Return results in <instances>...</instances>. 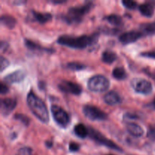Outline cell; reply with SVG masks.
<instances>
[{
  "mask_svg": "<svg viewBox=\"0 0 155 155\" xmlns=\"http://www.w3.org/2000/svg\"><path fill=\"white\" fill-rule=\"evenodd\" d=\"M104 101L109 105H115L121 102V97L115 91H110L104 96Z\"/></svg>",
  "mask_w": 155,
  "mask_h": 155,
  "instance_id": "4fadbf2b",
  "label": "cell"
},
{
  "mask_svg": "<svg viewBox=\"0 0 155 155\" xmlns=\"http://www.w3.org/2000/svg\"><path fill=\"white\" fill-rule=\"evenodd\" d=\"M146 107H149L150 109H152V110H155V98L151 102H150L148 105H146Z\"/></svg>",
  "mask_w": 155,
  "mask_h": 155,
  "instance_id": "d590c367",
  "label": "cell"
},
{
  "mask_svg": "<svg viewBox=\"0 0 155 155\" xmlns=\"http://www.w3.org/2000/svg\"><path fill=\"white\" fill-rule=\"evenodd\" d=\"M51 145H52V142H46V146L48 147V148H51Z\"/></svg>",
  "mask_w": 155,
  "mask_h": 155,
  "instance_id": "74e56055",
  "label": "cell"
},
{
  "mask_svg": "<svg viewBox=\"0 0 155 155\" xmlns=\"http://www.w3.org/2000/svg\"><path fill=\"white\" fill-rule=\"evenodd\" d=\"M17 105L15 98H6L1 100V113L5 116H8Z\"/></svg>",
  "mask_w": 155,
  "mask_h": 155,
  "instance_id": "8fae6325",
  "label": "cell"
},
{
  "mask_svg": "<svg viewBox=\"0 0 155 155\" xmlns=\"http://www.w3.org/2000/svg\"><path fill=\"white\" fill-rule=\"evenodd\" d=\"M16 23V19L14 17L10 16V15H5L1 17V24L9 29L14 28Z\"/></svg>",
  "mask_w": 155,
  "mask_h": 155,
  "instance_id": "44dd1931",
  "label": "cell"
},
{
  "mask_svg": "<svg viewBox=\"0 0 155 155\" xmlns=\"http://www.w3.org/2000/svg\"><path fill=\"white\" fill-rule=\"evenodd\" d=\"M124 118L126 120H137V119H139L140 118V116H139V114H137L136 113H127L124 114Z\"/></svg>",
  "mask_w": 155,
  "mask_h": 155,
  "instance_id": "f1b7e54d",
  "label": "cell"
},
{
  "mask_svg": "<svg viewBox=\"0 0 155 155\" xmlns=\"http://www.w3.org/2000/svg\"><path fill=\"white\" fill-rule=\"evenodd\" d=\"M52 2L54 4H61V3L66 2V1H53Z\"/></svg>",
  "mask_w": 155,
  "mask_h": 155,
  "instance_id": "8d00e7d4",
  "label": "cell"
},
{
  "mask_svg": "<svg viewBox=\"0 0 155 155\" xmlns=\"http://www.w3.org/2000/svg\"><path fill=\"white\" fill-rule=\"evenodd\" d=\"M117 58V55L115 52L110 50H106L101 54V60L106 64H112Z\"/></svg>",
  "mask_w": 155,
  "mask_h": 155,
  "instance_id": "ffe728a7",
  "label": "cell"
},
{
  "mask_svg": "<svg viewBox=\"0 0 155 155\" xmlns=\"http://www.w3.org/2000/svg\"><path fill=\"white\" fill-rule=\"evenodd\" d=\"M8 46V44L7 42H5V41H2L1 42V51H5L6 49H7Z\"/></svg>",
  "mask_w": 155,
  "mask_h": 155,
  "instance_id": "836d02e7",
  "label": "cell"
},
{
  "mask_svg": "<svg viewBox=\"0 0 155 155\" xmlns=\"http://www.w3.org/2000/svg\"><path fill=\"white\" fill-rule=\"evenodd\" d=\"M131 86L138 93L149 95L152 92V84L148 80L142 78H134L131 81Z\"/></svg>",
  "mask_w": 155,
  "mask_h": 155,
  "instance_id": "ba28073f",
  "label": "cell"
},
{
  "mask_svg": "<svg viewBox=\"0 0 155 155\" xmlns=\"http://www.w3.org/2000/svg\"><path fill=\"white\" fill-rule=\"evenodd\" d=\"M107 155H113V154H107Z\"/></svg>",
  "mask_w": 155,
  "mask_h": 155,
  "instance_id": "f35d334b",
  "label": "cell"
},
{
  "mask_svg": "<svg viewBox=\"0 0 155 155\" xmlns=\"http://www.w3.org/2000/svg\"><path fill=\"white\" fill-rule=\"evenodd\" d=\"M27 102L29 108L36 117L44 124L48 122L49 116L46 105L44 101L32 91H30L27 95Z\"/></svg>",
  "mask_w": 155,
  "mask_h": 155,
  "instance_id": "7a4b0ae2",
  "label": "cell"
},
{
  "mask_svg": "<svg viewBox=\"0 0 155 155\" xmlns=\"http://www.w3.org/2000/svg\"><path fill=\"white\" fill-rule=\"evenodd\" d=\"M139 9L142 15L150 18V17L153 16V15H154V5L152 2H144L139 6Z\"/></svg>",
  "mask_w": 155,
  "mask_h": 155,
  "instance_id": "9a60e30c",
  "label": "cell"
},
{
  "mask_svg": "<svg viewBox=\"0 0 155 155\" xmlns=\"http://www.w3.org/2000/svg\"><path fill=\"white\" fill-rule=\"evenodd\" d=\"M9 65V61L8 59H6L4 56L2 55L0 57V71L2 72L5 69L8 67Z\"/></svg>",
  "mask_w": 155,
  "mask_h": 155,
  "instance_id": "83f0119b",
  "label": "cell"
},
{
  "mask_svg": "<svg viewBox=\"0 0 155 155\" xmlns=\"http://www.w3.org/2000/svg\"><path fill=\"white\" fill-rule=\"evenodd\" d=\"M148 136H149L150 138H155V128L152 127V128H150L149 131H148Z\"/></svg>",
  "mask_w": 155,
  "mask_h": 155,
  "instance_id": "e575fe53",
  "label": "cell"
},
{
  "mask_svg": "<svg viewBox=\"0 0 155 155\" xmlns=\"http://www.w3.org/2000/svg\"><path fill=\"white\" fill-rule=\"evenodd\" d=\"M112 75L115 79L118 80H124L127 77V72H126L125 69L122 67L115 68L112 71Z\"/></svg>",
  "mask_w": 155,
  "mask_h": 155,
  "instance_id": "7402d4cb",
  "label": "cell"
},
{
  "mask_svg": "<svg viewBox=\"0 0 155 155\" xmlns=\"http://www.w3.org/2000/svg\"><path fill=\"white\" fill-rule=\"evenodd\" d=\"M89 136L91 139H92V140L95 141L99 145H104V146H106L107 148L115 150V151H118V152H121L123 151L122 148L118 146L116 143L112 142L110 139H107L104 135H102L98 130H95L92 127L89 128Z\"/></svg>",
  "mask_w": 155,
  "mask_h": 155,
  "instance_id": "5b68a950",
  "label": "cell"
},
{
  "mask_svg": "<svg viewBox=\"0 0 155 155\" xmlns=\"http://www.w3.org/2000/svg\"><path fill=\"white\" fill-rule=\"evenodd\" d=\"M25 45L28 48L31 50H35V51H45L47 52H54V50L51 49V48H44L42 47L41 45H39V44L36 43V42H33V41L30 40V39H25Z\"/></svg>",
  "mask_w": 155,
  "mask_h": 155,
  "instance_id": "d6986e66",
  "label": "cell"
},
{
  "mask_svg": "<svg viewBox=\"0 0 155 155\" xmlns=\"http://www.w3.org/2000/svg\"><path fill=\"white\" fill-rule=\"evenodd\" d=\"M74 133L77 136L81 138V139H85L89 136V129L83 125V124H79L74 127Z\"/></svg>",
  "mask_w": 155,
  "mask_h": 155,
  "instance_id": "ac0fdd59",
  "label": "cell"
},
{
  "mask_svg": "<svg viewBox=\"0 0 155 155\" xmlns=\"http://www.w3.org/2000/svg\"><path fill=\"white\" fill-rule=\"evenodd\" d=\"M32 15H33V18L35 21L42 24L51 21V18H52L50 13H41V12H35V11H32Z\"/></svg>",
  "mask_w": 155,
  "mask_h": 155,
  "instance_id": "2e32d148",
  "label": "cell"
},
{
  "mask_svg": "<svg viewBox=\"0 0 155 155\" xmlns=\"http://www.w3.org/2000/svg\"><path fill=\"white\" fill-rule=\"evenodd\" d=\"M66 68L68 69L72 70V71H81V70L86 68V66L83 64L80 63V62L73 61L67 64Z\"/></svg>",
  "mask_w": 155,
  "mask_h": 155,
  "instance_id": "cb8c5ba5",
  "label": "cell"
},
{
  "mask_svg": "<svg viewBox=\"0 0 155 155\" xmlns=\"http://www.w3.org/2000/svg\"><path fill=\"white\" fill-rule=\"evenodd\" d=\"M139 31L143 36H151L155 34V23H145L141 24Z\"/></svg>",
  "mask_w": 155,
  "mask_h": 155,
  "instance_id": "e0dca14e",
  "label": "cell"
},
{
  "mask_svg": "<svg viewBox=\"0 0 155 155\" xmlns=\"http://www.w3.org/2000/svg\"><path fill=\"white\" fill-rule=\"evenodd\" d=\"M51 112L56 124L62 128H66L71 123V117L69 114L62 107L52 104L51 106Z\"/></svg>",
  "mask_w": 155,
  "mask_h": 155,
  "instance_id": "8992f818",
  "label": "cell"
},
{
  "mask_svg": "<svg viewBox=\"0 0 155 155\" xmlns=\"http://www.w3.org/2000/svg\"><path fill=\"white\" fill-rule=\"evenodd\" d=\"M88 89L94 92H102L107 90L110 86V81L107 77L102 75H95L89 80Z\"/></svg>",
  "mask_w": 155,
  "mask_h": 155,
  "instance_id": "277c9868",
  "label": "cell"
},
{
  "mask_svg": "<svg viewBox=\"0 0 155 155\" xmlns=\"http://www.w3.org/2000/svg\"><path fill=\"white\" fill-rule=\"evenodd\" d=\"M104 20H106L107 22H109L110 24L114 26H121L124 24L123 18L120 16H119V15H114V14L105 17Z\"/></svg>",
  "mask_w": 155,
  "mask_h": 155,
  "instance_id": "603a6c76",
  "label": "cell"
},
{
  "mask_svg": "<svg viewBox=\"0 0 155 155\" xmlns=\"http://www.w3.org/2000/svg\"><path fill=\"white\" fill-rule=\"evenodd\" d=\"M140 56L145 58H154L155 59V50L149 51H145L140 54Z\"/></svg>",
  "mask_w": 155,
  "mask_h": 155,
  "instance_id": "4dcf8cb0",
  "label": "cell"
},
{
  "mask_svg": "<svg viewBox=\"0 0 155 155\" xmlns=\"http://www.w3.org/2000/svg\"><path fill=\"white\" fill-rule=\"evenodd\" d=\"M8 87L7 86V85H5V83H3L2 82L0 83V92H1L2 95H4V94H6L8 92Z\"/></svg>",
  "mask_w": 155,
  "mask_h": 155,
  "instance_id": "d6a6232c",
  "label": "cell"
},
{
  "mask_svg": "<svg viewBox=\"0 0 155 155\" xmlns=\"http://www.w3.org/2000/svg\"><path fill=\"white\" fill-rule=\"evenodd\" d=\"M127 132L134 137H141L144 135V130L142 127L135 123H128L126 126Z\"/></svg>",
  "mask_w": 155,
  "mask_h": 155,
  "instance_id": "5bb4252c",
  "label": "cell"
},
{
  "mask_svg": "<svg viewBox=\"0 0 155 155\" xmlns=\"http://www.w3.org/2000/svg\"><path fill=\"white\" fill-rule=\"evenodd\" d=\"M15 120L20 121L21 123H22L24 125L28 126L30 124V119L27 116H26L25 114H16L14 117Z\"/></svg>",
  "mask_w": 155,
  "mask_h": 155,
  "instance_id": "d4e9b609",
  "label": "cell"
},
{
  "mask_svg": "<svg viewBox=\"0 0 155 155\" xmlns=\"http://www.w3.org/2000/svg\"><path fill=\"white\" fill-rule=\"evenodd\" d=\"M142 36H143L142 33L140 31H136V30H131L129 32H125L122 33L119 36V40L124 45L133 43L140 39Z\"/></svg>",
  "mask_w": 155,
  "mask_h": 155,
  "instance_id": "30bf717a",
  "label": "cell"
},
{
  "mask_svg": "<svg viewBox=\"0 0 155 155\" xmlns=\"http://www.w3.org/2000/svg\"><path fill=\"white\" fill-rule=\"evenodd\" d=\"M58 89L61 92L65 93L74 94V95H78L82 92V87L80 85L74 83V82L68 81V80H61L58 85Z\"/></svg>",
  "mask_w": 155,
  "mask_h": 155,
  "instance_id": "9c48e42d",
  "label": "cell"
},
{
  "mask_svg": "<svg viewBox=\"0 0 155 155\" xmlns=\"http://www.w3.org/2000/svg\"><path fill=\"white\" fill-rule=\"evenodd\" d=\"M144 72L147 74L148 76H149L150 77L155 80V69H150V68H145L143 70Z\"/></svg>",
  "mask_w": 155,
  "mask_h": 155,
  "instance_id": "1f68e13d",
  "label": "cell"
},
{
  "mask_svg": "<svg viewBox=\"0 0 155 155\" xmlns=\"http://www.w3.org/2000/svg\"><path fill=\"white\" fill-rule=\"evenodd\" d=\"M32 148L30 147H22L17 152L16 155H31Z\"/></svg>",
  "mask_w": 155,
  "mask_h": 155,
  "instance_id": "4316f807",
  "label": "cell"
},
{
  "mask_svg": "<svg viewBox=\"0 0 155 155\" xmlns=\"http://www.w3.org/2000/svg\"><path fill=\"white\" fill-rule=\"evenodd\" d=\"M122 4L125 8L128 9H135L137 8L138 4L136 2L134 1H130V0H124L122 1Z\"/></svg>",
  "mask_w": 155,
  "mask_h": 155,
  "instance_id": "484cf974",
  "label": "cell"
},
{
  "mask_svg": "<svg viewBox=\"0 0 155 155\" xmlns=\"http://www.w3.org/2000/svg\"><path fill=\"white\" fill-rule=\"evenodd\" d=\"M83 112L85 116L91 120H104L107 119V114L105 112L90 104L83 106Z\"/></svg>",
  "mask_w": 155,
  "mask_h": 155,
  "instance_id": "52a82bcc",
  "label": "cell"
},
{
  "mask_svg": "<svg viewBox=\"0 0 155 155\" xmlns=\"http://www.w3.org/2000/svg\"><path fill=\"white\" fill-rule=\"evenodd\" d=\"M93 7V3L88 2L81 5L74 6L68 9V13L63 15L61 18L68 24H80L84 15L89 13Z\"/></svg>",
  "mask_w": 155,
  "mask_h": 155,
  "instance_id": "3957f363",
  "label": "cell"
},
{
  "mask_svg": "<svg viewBox=\"0 0 155 155\" xmlns=\"http://www.w3.org/2000/svg\"><path fill=\"white\" fill-rule=\"evenodd\" d=\"M25 77V73L23 71H16L13 73L8 74L4 77V81L6 83L12 84V83H19L24 80Z\"/></svg>",
  "mask_w": 155,
  "mask_h": 155,
  "instance_id": "7c38bea8",
  "label": "cell"
},
{
  "mask_svg": "<svg viewBox=\"0 0 155 155\" xmlns=\"http://www.w3.org/2000/svg\"><path fill=\"white\" fill-rule=\"evenodd\" d=\"M80 145L77 144L75 142H71L69 144V150L72 152H76V151H79L80 150Z\"/></svg>",
  "mask_w": 155,
  "mask_h": 155,
  "instance_id": "f546056e",
  "label": "cell"
},
{
  "mask_svg": "<svg viewBox=\"0 0 155 155\" xmlns=\"http://www.w3.org/2000/svg\"><path fill=\"white\" fill-rule=\"evenodd\" d=\"M98 39V33H97L92 35H82L80 36L63 35L59 36L57 39V42L59 45H64L69 48L83 49L96 43Z\"/></svg>",
  "mask_w": 155,
  "mask_h": 155,
  "instance_id": "6da1fadb",
  "label": "cell"
}]
</instances>
